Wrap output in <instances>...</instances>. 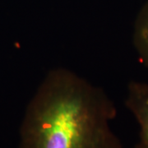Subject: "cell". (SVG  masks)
<instances>
[{
	"label": "cell",
	"mask_w": 148,
	"mask_h": 148,
	"mask_svg": "<svg viewBox=\"0 0 148 148\" xmlns=\"http://www.w3.org/2000/svg\"><path fill=\"white\" fill-rule=\"evenodd\" d=\"M104 90L69 69L50 70L29 102L20 148H123Z\"/></svg>",
	"instance_id": "1"
},
{
	"label": "cell",
	"mask_w": 148,
	"mask_h": 148,
	"mask_svg": "<svg viewBox=\"0 0 148 148\" xmlns=\"http://www.w3.org/2000/svg\"><path fill=\"white\" fill-rule=\"evenodd\" d=\"M125 105L138 123V140L136 148H148V83L130 82Z\"/></svg>",
	"instance_id": "2"
},
{
	"label": "cell",
	"mask_w": 148,
	"mask_h": 148,
	"mask_svg": "<svg viewBox=\"0 0 148 148\" xmlns=\"http://www.w3.org/2000/svg\"><path fill=\"white\" fill-rule=\"evenodd\" d=\"M132 41L140 62L148 69V2L135 20Z\"/></svg>",
	"instance_id": "3"
}]
</instances>
